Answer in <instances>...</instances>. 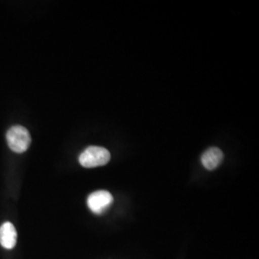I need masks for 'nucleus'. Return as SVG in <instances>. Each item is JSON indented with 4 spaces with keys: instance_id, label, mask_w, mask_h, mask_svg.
<instances>
[{
    "instance_id": "obj_1",
    "label": "nucleus",
    "mask_w": 259,
    "mask_h": 259,
    "mask_svg": "<svg viewBox=\"0 0 259 259\" xmlns=\"http://www.w3.org/2000/svg\"><path fill=\"white\" fill-rule=\"evenodd\" d=\"M111 160V154L106 148L91 146L83 150L79 157V162L84 168L106 165Z\"/></svg>"
},
{
    "instance_id": "obj_2",
    "label": "nucleus",
    "mask_w": 259,
    "mask_h": 259,
    "mask_svg": "<svg viewBox=\"0 0 259 259\" xmlns=\"http://www.w3.org/2000/svg\"><path fill=\"white\" fill-rule=\"evenodd\" d=\"M10 149L18 154L27 151L31 144V136L25 127L13 126L6 135Z\"/></svg>"
},
{
    "instance_id": "obj_3",
    "label": "nucleus",
    "mask_w": 259,
    "mask_h": 259,
    "mask_svg": "<svg viewBox=\"0 0 259 259\" xmlns=\"http://www.w3.org/2000/svg\"><path fill=\"white\" fill-rule=\"evenodd\" d=\"M113 202L112 195L106 190H98L89 196L87 204L89 208L95 214L105 212Z\"/></svg>"
},
{
    "instance_id": "obj_4",
    "label": "nucleus",
    "mask_w": 259,
    "mask_h": 259,
    "mask_svg": "<svg viewBox=\"0 0 259 259\" xmlns=\"http://www.w3.org/2000/svg\"><path fill=\"white\" fill-rule=\"evenodd\" d=\"M17 231L10 222L3 223L0 227V245L7 250H12L17 245Z\"/></svg>"
},
{
    "instance_id": "obj_5",
    "label": "nucleus",
    "mask_w": 259,
    "mask_h": 259,
    "mask_svg": "<svg viewBox=\"0 0 259 259\" xmlns=\"http://www.w3.org/2000/svg\"><path fill=\"white\" fill-rule=\"evenodd\" d=\"M224 158L223 152L219 148H209L206 150L201 157V161L207 170H214L221 164Z\"/></svg>"
}]
</instances>
